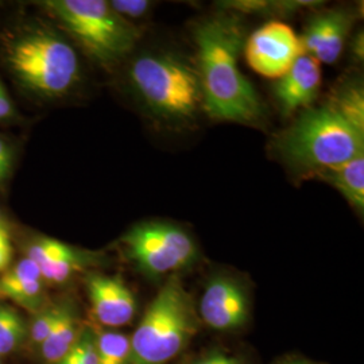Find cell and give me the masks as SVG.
<instances>
[{
    "mask_svg": "<svg viewBox=\"0 0 364 364\" xmlns=\"http://www.w3.org/2000/svg\"><path fill=\"white\" fill-rule=\"evenodd\" d=\"M245 26L237 14H221L195 27L203 107L209 117L240 124H259L264 108L248 78L240 72Z\"/></svg>",
    "mask_w": 364,
    "mask_h": 364,
    "instance_id": "obj_1",
    "label": "cell"
},
{
    "mask_svg": "<svg viewBox=\"0 0 364 364\" xmlns=\"http://www.w3.org/2000/svg\"><path fill=\"white\" fill-rule=\"evenodd\" d=\"M277 147L287 165L311 176L363 154L364 132L333 105H323L301 114L279 136Z\"/></svg>",
    "mask_w": 364,
    "mask_h": 364,
    "instance_id": "obj_2",
    "label": "cell"
},
{
    "mask_svg": "<svg viewBox=\"0 0 364 364\" xmlns=\"http://www.w3.org/2000/svg\"><path fill=\"white\" fill-rule=\"evenodd\" d=\"M195 302L171 275L150 302L130 338V364H168L198 332Z\"/></svg>",
    "mask_w": 364,
    "mask_h": 364,
    "instance_id": "obj_3",
    "label": "cell"
},
{
    "mask_svg": "<svg viewBox=\"0 0 364 364\" xmlns=\"http://www.w3.org/2000/svg\"><path fill=\"white\" fill-rule=\"evenodd\" d=\"M6 63L15 78L42 97L65 95L80 76L75 49L53 30L28 28L7 45Z\"/></svg>",
    "mask_w": 364,
    "mask_h": 364,
    "instance_id": "obj_4",
    "label": "cell"
},
{
    "mask_svg": "<svg viewBox=\"0 0 364 364\" xmlns=\"http://www.w3.org/2000/svg\"><path fill=\"white\" fill-rule=\"evenodd\" d=\"M53 18L100 65L112 66L130 54L139 33L105 0H49Z\"/></svg>",
    "mask_w": 364,
    "mask_h": 364,
    "instance_id": "obj_5",
    "label": "cell"
},
{
    "mask_svg": "<svg viewBox=\"0 0 364 364\" xmlns=\"http://www.w3.org/2000/svg\"><path fill=\"white\" fill-rule=\"evenodd\" d=\"M132 87L156 117L180 122L195 117L203 105L195 69L169 54H144L131 65Z\"/></svg>",
    "mask_w": 364,
    "mask_h": 364,
    "instance_id": "obj_6",
    "label": "cell"
},
{
    "mask_svg": "<svg viewBox=\"0 0 364 364\" xmlns=\"http://www.w3.org/2000/svg\"><path fill=\"white\" fill-rule=\"evenodd\" d=\"M122 245L135 267L151 279L177 275L200 258L192 235L168 221L134 225L122 237Z\"/></svg>",
    "mask_w": 364,
    "mask_h": 364,
    "instance_id": "obj_7",
    "label": "cell"
},
{
    "mask_svg": "<svg viewBox=\"0 0 364 364\" xmlns=\"http://www.w3.org/2000/svg\"><path fill=\"white\" fill-rule=\"evenodd\" d=\"M243 49L248 65L269 78L282 77L304 53L294 30L279 21L267 22L255 30Z\"/></svg>",
    "mask_w": 364,
    "mask_h": 364,
    "instance_id": "obj_8",
    "label": "cell"
},
{
    "mask_svg": "<svg viewBox=\"0 0 364 364\" xmlns=\"http://www.w3.org/2000/svg\"><path fill=\"white\" fill-rule=\"evenodd\" d=\"M250 309L247 287L232 275L220 273L207 282L198 311L209 328L219 332H234L247 324Z\"/></svg>",
    "mask_w": 364,
    "mask_h": 364,
    "instance_id": "obj_9",
    "label": "cell"
},
{
    "mask_svg": "<svg viewBox=\"0 0 364 364\" xmlns=\"http://www.w3.org/2000/svg\"><path fill=\"white\" fill-rule=\"evenodd\" d=\"M92 312L102 326L119 328L129 324L136 312V299L119 277L90 274L85 281Z\"/></svg>",
    "mask_w": 364,
    "mask_h": 364,
    "instance_id": "obj_10",
    "label": "cell"
},
{
    "mask_svg": "<svg viewBox=\"0 0 364 364\" xmlns=\"http://www.w3.org/2000/svg\"><path fill=\"white\" fill-rule=\"evenodd\" d=\"M352 23L353 15L344 9L317 14L308 22L304 36L299 38L302 50L320 64H335L344 49Z\"/></svg>",
    "mask_w": 364,
    "mask_h": 364,
    "instance_id": "obj_11",
    "label": "cell"
},
{
    "mask_svg": "<svg viewBox=\"0 0 364 364\" xmlns=\"http://www.w3.org/2000/svg\"><path fill=\"white\" fill-rule=\"evenodd\" d=\"M93 257L91 252L50 237H41L27 248V258L38 266L42 278L52 284H64L90 266Z\"/></svg>",
    "mask_w": 364,
    "mask_h": 364,
    "instance_id": "obj_12",
    "label": "cell"
},
{
    "mask_svg": "<svg viewBox=\"0 0 364 364\" xmlns=\"http://www.w3.org/2000/svg\"><path fill=\"white\" fill-rule=\"evenodd\" d=\"M321 87L320 63L302 53L287 73L277 81L274 92L284 115H291L316 100Z\"/></svg>",
    "mask_w": 364,
    "mask_h": 364,
    "instance_id": "obj_13",
    "label": "cell"
},
{
    "mask_svg": "<svg viewBox=\"0 0 364 364\" xmlns=\"http://www.w3.org/2000/svg\"><path fill=\"white\" fill-rule=\"evenodd\" d=\"M42 274L38 266L28 258L19 260L0 279L3 297H9L30 311L38 309L43 299Z\"/></svg>",
    "mask_w": 364,
    "mask_h": 364,
    "instance_id": "obj_14",
    "label": "cell"
},
{
    "mask_svg": "<svg viewBox=\"0 0 364 364\" xmlns=\"http://www.w3.org/2000/svg\"><path fill=\"white\" fill-rule=\"evenodd\" d=\"M311 176L332 185L335 189H338L353 208L363 213L364 153L344 164L317 170Z\"/></svg>",
    "mask_w": 364,
    "mask_h": 364,
    "instance_id": "obj_15",
    "label": "cell"
},
{
    "mask_svg": "<svg viewBox=\"0 0 364 364\" xmlns=\"http://www.w3.org/2000/svg\"><path fill=\"white\" fill-rule=\"evenodd\" d=\"M81 329L78 326V320L75 309L65 304L63 314L54 326L50 335L41 344V352L43 359L49 364L61 362L66 355L73 348Z\"/></svg>",
    "mask_w": 364,
    "mask_h": 364,
    "instance_id": "obj_16",
    "label": "cell"
},
{
    "mask_svg": "<svg viewBox=\"0 0 364 364\" xmlns=\"http://www.w3.org/2000/svg\"><path fill=\"white\" fill-rule=\"evenodd\" d=\"M99 364H130V338L114 331L93 332Z\"/></svg>",
    "mask_w": 364,
    "mask_h": 364,
    "instance_id": "obj_17",
    "label": "cell"
},
{
    "mask_svg": "<svg viewBox=\"0 0 364 364\" xmlns=\"http://www.w3.org/2000/svg\"><path fill=\"white\" fill-rule=\"evenodd\" d=\"M352 126L364 132V93L358 84H347L336 93L331 103Z\"/></svg>",
    "mask_w": 364,
    "mask_h": 364,
    "instance_id": "obj_18",
    "label": "cell"
},
{
    "mask_svg": "<svg viewBox=\"0 0 364 364\" xmlns=\"http://www.w3.org/2000/svg\"><path fill=\"white\" fill-rule=\"evenodd\" d=\"M224 9L232 10L236 13L245 14H278V15H289L297 13L302 9L317 6L318 1H305V0H291V1H227L221 3Z\"/></svg>",
    "mask_w": 364,
    "mask_h": 364,
    "instance_id": "obj_19",
    "label": "cell"
},
{
    "mask_svg": "<svg viewBox=\"0 0 364 364\" xmlns=\"http://www.w3.org/2000/svg\"><path fill=\"white\" fill-rule=\"evenodd\" d=\"M26 335V326L13 308L0 305V356L13 352Z\"/></svg>",
    "mask_w": 364,
    "mask_h": 364,
    "instance_id": "obj_20",
    "label": "cell"
},
{
    "mask_svg": "<svg viewBox=\"0 0 364 364\" xmlns=\"http://www.w3.org/2000/svg\"><path fill=\"white\" fill-rule=\"evenodd\" d=\"M57 364H99L95 335L91 329L81 331L73 348Z\"/></svg>",
    "mask_w": 364,
    "mask_h": 364,
    "instance_id": "obj_21",
    "label": "cell"
},
{
    "mask_svg": "<svg viewBox=\"0 0 364 364\" xmlns=\"http://www.w3.org/2000/svg\"><path fill=\"white\" fill-rule=\"evenodd\" d=\"M65 304L54 305L52 308L43 309L39 312L36 320L33 321V326L30 328V338L34 344L41 346L48 336L50 335L54 326H57Z\"/></svg>",
    "mask_w": 364,
    "mask_h": 364,
    "instance_id": "obj_22",
    "label": "cell"
},
{
    "mask_svg": "<svg viewBox=\"0 0 364 364\" xmlns=\"http://www.w3.org/2000/svg\"><path fill=\"white\" fill-rule=\"evenodd\" d=\"M109 6L122 18L129 21V18L136 19L144 16L153 7V3L147 0H114L109 1Z\"/></svg>",
    "mask_w": 364,
    "mask_h": 364,
    "instance_id": "obj_23",
    "label": "cell"
},
{
    "mask_svg": "<svg viewBox=\"0 0 364 364\" xmlns=\"http://www.w3.org/2000/svg\"><path fill=\"white\" fill-rule=\"evenodd\" d=\"M189 364H246L242 358L223 351H210Z\"/></svg>",
    "mask_w": 364,
    "mask_h": 364,
    "instance_id": "obj_24",
    "label": "cell"
},
{
    "mask_svg": "<svg viewBox=\"0 0 364 364\" xmlns=\"http://www.w3.org/2000/svg\"><path fill=\"white\" fill-rule=\"evenodd\" d=\"M14 114H15V109H14L13 102L6 88L0 82V120L10 119L14 117Z\"/></svg>",
    "mask_w": 364,
    "mask_h": 364,
    "instance_id": "obj_25",
    "label": "cell"
},
{
    "mask_svg": "<svg viewBox=\"0 0 364 364\" xmlns=\"http://www.w3.org/2000/svg\"><path fill=\"white\" fill-rule=\"evenodd\" d=\"M11 166H13V154H11L10 146L0 138V169L10 174Z\"/></svg>",
    "mask_w": 364,
    "mask_h": 364,
    "instance_id": "obj_26",
    "label": "cell"
},
{
    "mask_svg": "<svg viewBox=\"0 0 364 364\" xmlns=\"http://www.w3.org/2000/svg\"><path fill=\"white\" fill-rule=\"evenodd\" d=\"M11 257H13L11 243H1L0 242V272L7 269V266L10 264Z\"/></svg>",
    "mask_w": 364,
    "mask_h": 364,
    "instance_id": "obj_27",
    "label": "cell"
},
{
    "mask_svg": "<svg viewBox=\"0 0 364 364\" xmlns=\"http://www.w3.org/2000/svg\"><path fill=\"white\" fill-rule=\"evenodd\" d=\"M0 242L1 243H11L10 242V231H9V225L4 220L1 212H0Z\"/></svg>",
    "mask_w": 364,
    "mask_h": 364,
    "instance_id": "obj_28",
    "label": "cell"
},
{
    "mask_svg": "<svg viewBox=\"0 0 364 364\" xmlns=\"http://www.w3.org/2000/svg\"><path fill=\"white\" fill-rule=\"evenodd\" d=\"M281 364H316L312 362H308V360H299V359H294V360H289V362H284Z\"/></svg>",
    "mask_w": 364,
    "mask_h": 364,
    "instance_id": "obj_29",
    "label": "cell"
},
{
    "mask_svg": "<svg viewBox=\"0 0 364 364\" xmlns=\"http://www.w3.org/2000/svg\"><path fill=\"white\" fill-rule=\"evenodd\" d=\"M7 177H9V173H6L4 170L0 169V182L4 181Z\"/></svg>",
    "mask_w": 364,
    "mask_h": 364,
    "instance_id": "obj_30",
    "label": "cell"
},
{
    "mask_svg": "<svg viewBox=\"0 0 364 364\" xmlns=\"http://www.w3.org/2000/svg\"><path fill=\"white\" fill-rule=\"evenodd\" d=\"M0 297H3V294H1V290H0Z\"/></svg>",
    "mask_w": 364,
    "mask_h": 364,
    "instance_id": "obj_31",
    "label": "cell"
},
{
    "mask_svg": "<svg viewBox=\"0 0 364 364\" xmlns=\"http://www.w3.org/2000/svg\"><path fill=\"white\" fill-rule=\"evenodd\" d=\"M0 364H1V362H0Z\"/></svg>",
    "mask_w": 364,
    "mask_h": 364,
    "instance_id": "obj_32",
    "label": "cell"
},
{
    "mask_svg": "<svg viewBox=\"0 0 364 364\" xmlns=\"http://www.w3.org/2000/svg\"><path fill=\"white\" fill-rule=\"evenodd\" d=\"M0 358H1V356H0Z\"/></svg>",
    "mask_w": 364,
    "mask_h": 364,
    "instance_id": "obj_33",
    "label": "cell"
}]
</instances>
